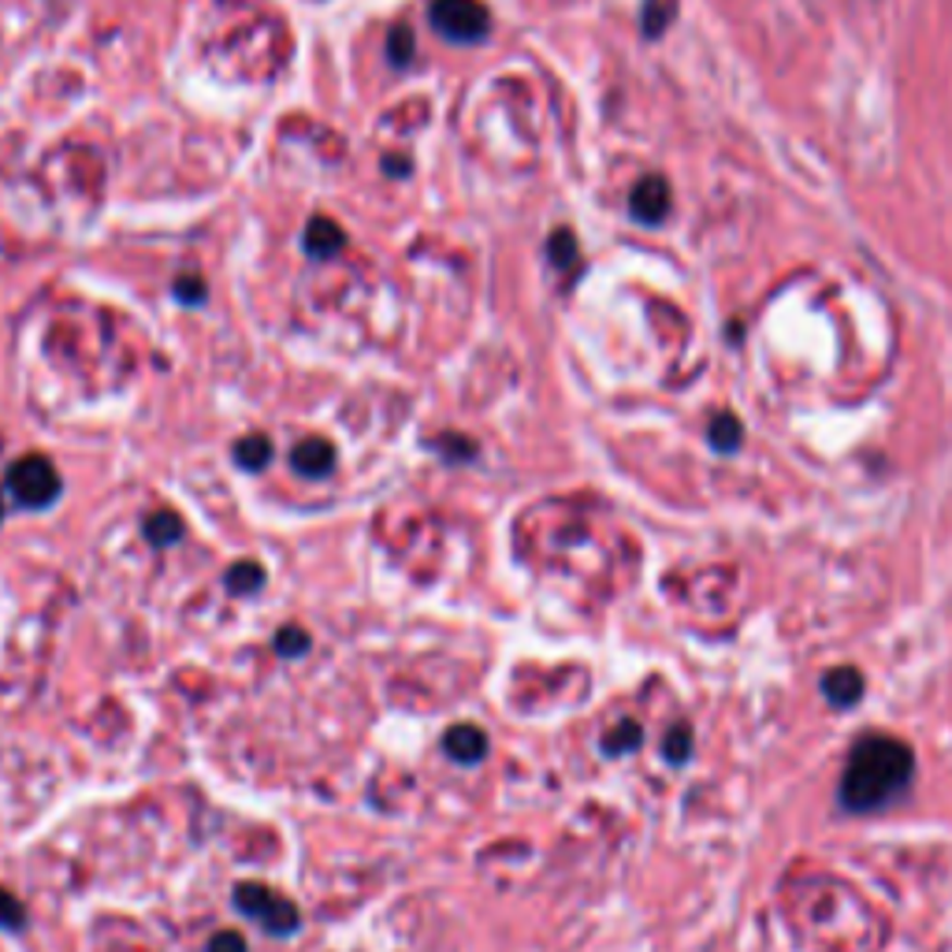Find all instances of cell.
I'll return each mask as SVG.
<instances>
[{"instance_id":"cell-1","label":"cell","mask_w":952,"mask_h":952,"mask_svg":"<svg viewBox=\"0 0 952 952\" xmlns=\"http://www.w3.org/2000/svg\"><path fill=\"white\" fill-rule=\"evenodd\" d=\"M915 777V752L897 737L867 733L855 740L849 763H845L837 803L852 815H867L893 803Z\"/></svg>"},{"instance_id":"cell-2","label":"cell","mask_w":952,"mask_h":952,"mask_svg":"<svg viewBox=\"0 0 952 952\" xmlns=\"http://www.w3.org/2000/svg\"><path fill=\"white\" fill-rule=\"evenodd\" d=\"M4 492L12 495L23 510H46V506L60 499L64 480H60L56 466H52L46 454H26V458H20L8 469Z\"/></svg>"},{"instance_id":"cell-3","label":"cell","mask_w":952,"mask_h":952,"mask_svg":"<svg viewBox=\"0 0 952 952\" xmlns=\"http://www.w3.org/2000/svg\"><path fill=\"white\" fill-rule=\"evenodd\" d=\"M234 907H239L246 919L261 923L272 938H291L302 923L299 904L287 901L276 889L261 886V881H242V886H234Z\"/></svg>"},{"instance_id":"cell-4","label":"cell","mask_w":952,"mask_h":952,"mask_svg":"<svg viewBox=\"0 0 952 952\" xmlns=\"http://www.w3.org/2000/svg\"><path fill=\"white\" fill-rule=\"evenodd\" d=\"M428 23L454 46H477L492 30V15L480 0H432Z\"/></svg>"},{"instance_id":"cell-5","label":"cell","mask_w":952,"mask_h":952,"mask_svg":"<svg viewBox=\"0 0 952 952\" xmlns=\"http://www.w3.org/2000/svg\"><path fill=\"white\" fill-rule=\"evenodd\" d=\"M629 213L636 224H662L670 216V182L662 176H644L629 194Z\"/></svg>"},{"instance_id":"cell-6","label":"cell","mask_w":952,"mask_h":952,"mask_svg":"<svg viewBox=\"0 0 952 952\" xmlns=\"http://www.w3.org/2000/svg\"><path fill=\"white\" fill-rule=\"evenodd\" d=\"M302 246L313 261H331L346 246V234H343V227H339L335 220H328V216H313V220L305 224Z\"/></svg>"},{"instance_id":"cell-7","label":"cell","mask_w":952,"mask_h":952,"mask_svg":"<svg viewBox=\"0 0 952 952\" xmlns=\"http://www.w3.org/2000/svg\"><path fill=\"white\" fill-rule=\"evenodd\" d=\"M291 466H294V473L320 480V477H328L331 469H335V447H331L328 440H320V435H313V440H305V443L294 447Z\"/></svg>"},{"instance_id":"cell-8","label":"cell","mask_w":952,"mask_h":952,"mask_svg":"<svg viewBox=\"0 0 952 952\" xmlns=\"http://www.w3.org/2000/svg\"><path fill=\"white\" fill-rule=\"evenodd\" d=\"M443 752H447L454 763L473 766L487 756V737L477 726H454L447 729V737H443Z\"/></svg>"},{"instance_id":"cell-9","label":"cell","mask_w":952,"mask_h":952,"mask_svg":"<svg viewBox=\"0 0 952 952\" xmlns=\"http://www.w3.org/2000/svg\"><path fill=\"white\" fill-rule=\"evenodd\" d=\"M823 693L834 707H855L863 700V677L852 667H837L823 677Z\"/></svg>"},{"instance_id":"cell-10","label":"cell","mask_w":952,"mask_h":952,"mask_svg":"<svg viewBox=\"0 0 952 952\" xmlns=\"http://www.w3.org/2000/svg\"><path fill=\"white\" fill-rule=\"evenodd\" d=\"M182 518L179 513H172V510H161V513H153L150 521H145V540H150L153 547H172V544H179L182 540Z\"/></svg>"},{"instance_id":"cell-11","label":"cell","mask_w":952,"mask_h":952,"mask_svg":"<svg viewBox=\"0 0 952 952\" xmlns=\"http://www.w3.org/2000/svg\"><path fill=\"white\" fill-rule=\"evenodd\" d=\"M234 461H239L242 469H265L268 461H272V440L261 432L246 435V440H239V447H234Z\"/></svg>"},{"instance_id":"cell-12","label":"cell","mask_w":952,"mask_h":952,"mask_svg":"<svg viewBox=\"0 0 952 952\" xmlns=\"http://www.w3.org/2000/svg\"><path fill=\"white\" fill-rule=\"evenodd\" d=\"M745 443V424L737 421L733 414H719L711 421V447L722 450V454H733Z\"/></svg>"},{"instance_id":"cell-13","label":"cell","mask_w":952,"mask_h":952,"mask_svg":"<svg viewBox=\"0 0 952 952\" xmlns=\"http://www.w3.org/2000/svg\"><path fill=\"white\" fill-rule=\"evenodd\" d=\"M224 584L234 596H250V592H257L261 584H265V570H261L257 562H234L231 570H227Z\"/></svg>"},{"instance_id":"cell-14","label":"cell","mask_w":952,"mask_h":952,"mask_svg":"<svg viewBox=\"0 0 952 952\" xmlns=\"http://www.w3.org/2000/svg\"><path fill=\"white\" fill-rule=\"evenodd\" d=\"M644 740V729L640 722H622L618 729H610L607 737H602V752L607 756H625V752H636Z\"/></svg>"},{"instance_id":"cell-15","label":"cell","mask_w":952,"mask_h":952,"mask_svg":"<svg viewBox=\"0 0 952 952\" xmlns=\"http://www.w3.org/2000/svg\"><path fill=\"white\" fill-rule=\"evenodd\" d=\"M388 60H391V67H409V64H414V30H409L406 23L391 26V34H388Z\"/></svg>"},{"instance_id":"cell-16","label":"cell","mask_w":952,"mask_h":952,"mask_svg":"<svg viewBox=\"0 0 952 952\" xmlns=\"http://www.w3.org/2000/svg\"><path fill=\"white\" fill-rule=\"evenodd\" d=\"M662 756H667L674 766L685 763V759L693 756V729H688V726H674V729H670L667 740H662Z\"/></svg>"},{"instance_id":"cell-17","label":"cell","mask_w":952,"mask_h":952,"mask_svg":"<svg viewBox=\"0 0 952 952\" xmlns=\"http://www.w3.org/2000/svg\"><path fill=\"white\" fill-rule=\"evenodd\" d=\"M547 253H551V261L558 268H570L573 261H576V239H573V231H555L551 234V242H547Z\"/></svg>"},{"instance_id":"cell-18","label":"cell","mask_w":952,"mask_h":952,"mask_svg":"<svg viewBox=\"0 0 952 952\" xmlns=\"http://www.w3.org/2000/svg\"><path fill=\"white\" fill-rule=\"evenodd\" d=\"M276 651L287 655V659H299V655L309 651V633L305 629H283V633H276Z\"/></svg>"},{"instance_id":"cell-19","label":"cell","mask_w":952,"mask_h":952,"mask_svg":"<svg viewBox=\"0 0 952 952\" xmlns=\"http://www.w3.org/2000/svg\"><path fill=\"white\" fill-rule=\"evenodd\" d=\"M23 923H26V907L15 901V893L0 889V927H4V930H23Z\"/></svg>"},{"instance_id":"cell-20","label":"cell","mask_w":952,"mask_h":952,"mask_svg":"<svg viewBox=\"0 0 952 952\" xmlns=\"http://www.w3.org/2000/svg\"><path fill=\"white\" fill-rule=\"evenodd\" d=\"M205 952H246V938H242L239 930H220V934H213V941H208Z\"/></svg>"},{"instance_id":"cell-21","label":"cell","mask_w":952,"mask_h":952,"mask_svg":"<svg viewBox=\"0 0 952 952\" xmlns=\"http://www.w3.org/2000/svg\"><path fill=\"white\" fill-rule=\"evenodd\" d=\"M176 294L182 302H205V283L198 276H182L176 283Z\"/></svg>"},{"instance_id":"cell-22","label":"cell","mask_w":952,"mask_h":952,"mask_svg":"<svg viewBox=\"0 0 952 952\" xmlns=\"http://www.w3.org/2000/svg\"><path fill=\"white\" fill-rule=\"evenodd\" d=\"M0 521H4V492H0Z\"/></svg>"}]
</instances>
